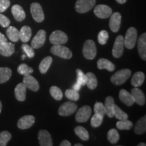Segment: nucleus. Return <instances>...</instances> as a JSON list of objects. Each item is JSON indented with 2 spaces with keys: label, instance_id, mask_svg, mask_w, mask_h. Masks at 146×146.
Listing matches in <instances>:
<instances>
[{
  "label": "nucleus",
  "instance_id": "nucleus-1",
  "mask_svg": "<svg viewBox=\"0 0 146 146\" xmlns=\"http://www.w3.org/2000/svg\"><path fill=\"white\" fill-rule=\"evenodd\" d=\"M131 75V70L129 69H122L114 73L111 76L110 81L116 85H120L125 83Z\"/></svg>",
  "mask_w": 146,
  "mask_h": 146
},
{
  "label": "nucleus",
  "instance_id": "nucleus-2",
  "mask_svg": "<svg viewBox=\"0 0 146 146\" xmlns=\"http://www.w3.org/2000/svg\"><path fill=\"white\" fill-rule=\"evenodd\" d=\"M137 39V31L134 27H130L126 33L125 37L124 38L125 47L129 50L134 48L136 44Z\"/></svg>",
  "mask_w": 146,
  "mask_h": 146
},
{
  "label": "nucleus",
  "instance_id": "nucleus-3",
  "mask_svg": "<svg viewBox=\"0 0 146 146\" xmlns=\"http://www.w3.org/2000/svg\"><path fill=\"white\" fill-rule=\"evenodd\" d=\"M83 54L84 57L87 60H93L96 58L97 49L95 42L91 39H88L85 42L83 45Z\"/></svg>",
  "mask_w": 146,
  "mask_h": 146
},
{
  "label": "nucleus",
  "instance_id": "nucleus-4",
  "mask_svg": "<svg viewBox=\"0 0 146 146\" xmlns=\"http://www.w3.org/2000/svg\"><path fill=\"white\" fill-rule=\"evenodd\" d=\"M51 52L55 56L64 58V59H70L72 56V53L67 47L63 45H54L51 48Z\"/></svg>",
  "mask_w": 146,
  "mask_h": 146
},
{
  "label": "nucleus",
  "instance_id": "nucleus-5",
  "mask_svg": "<svg viewBox=\"0 0 146 146\" xmlns=\"http://www.w3.org/2000/svg\"><path fill=\"white\" fill-rule=\"evenodd\" d=\"M96 0H77L75 3L76 11L80 14L89 12L94 7Z\"/></svg>",
  "mask_w": 146,
  "mask_h": 146
},
{
  "label": "nucleus",
  "instance_id": "nucleus-6",
  "mask_svg": "<svg viewBox=\"0 0 146 146\" xmlns=\"http://www.w3.org/2000/svg\"><path fill=\"white\" fill-rule=\"evenodd\" d=\"M68 36L64 32L56 30L51 34L50 41L53 45H64L68 41Z\"/></svg>",
  "mask_w": 146,
  "mask_h": 146
},
{
  "label": "nucleus",
  "instance_id": "nucleus-7",
  "mask_svg": "<svg viewBox=\"0 0 146 146\" xmlns=\"http://www.w3.org/2000/svg\"><path fill=\"white\" fill-rule=\"evenodd\" d=\"M31 12L33 18L36 23H42L44 21V12L39 3L35 2L31 5Z\"/></svg>",
  "mask_w": 146,
  "mask_h": 146
},
{
  "label": "nucleus",
  "instance_id": "nucleus-8",
  "mask_svg": "<svg viewBox=\"0 0 146 146\" xmlns=\"http://www.w3.org/2000/svg\"><path fill=\"white\" fill-rule=\"evenodd\" d=\"M125 43H124V37L122 35H118L115 40L112 48V56L114 58H118L121 57L123 54Z\"/></svg>",
  "mask_w": 146,
  "mask_h": 146
},
{
  "label": "nucleus",
  "instance_id": "nucleus-9",
  "mask_svg": "<svg viewBox=\"0 0 146 146\" xmlns=\"http://www.w3.org/2000/svg\"><path fill=\"white\" fill-rule=\"evenodd\" d=\"M76 109H77V105L76 104L71 102H65L64 104H63L59 108L58 114L60 116H68L74 114L76 110Z\"/></svg>",
  "mask_w": 146,
  "mask_h": 146
},
{
  "label": "nucleus",
  "instance_id": "nucleus-10",
  "mask_svg": "<svg viewBox=\"0 0 146 146\" xmlns=\"http://www.w3.org/2000/svg\"><path fill=\"white\" fill-rule=\"evenodd\" d=\"M94 14L98 18L105 19L111 16L112 14V10L108 5L100 4L95 7Z\"/></svg>",
  "mask_w": 146,
  "mask_h": 146
},
{
  "label": "nucleus",
  "instance_id": "nucleus-11",
  "mask_svg": "<svg viewBox=\"0 0 146 146\" xmlns=\"http://www.w3.org/2000/svg\"><path fill=\"white\" fill-rule=\"evenodd\" d=\"M91 108L88 106H84L78 110L75 116V119L78 123H85L89 120L91 114Z\"/></svg>",
  "mask_w": 146,
  "mask_h": 146
},
{
  "label": "nucleus",
  "instance_id": "nucleus-12",
  "mask_svg": "<svg viewBox=\"0 0 146 146\" xmlns=\"http://www.w3.org/2000/svg\"><path fill=\"white\" fill-rule=\"evenodd\" d=\"M46 39V32L44 30H39L31 41V47L33 49H39L44 45Z\"/></svg>",
  "mask_w": 146,
  "mask_h": 146
},
{
  "label": "nucleus",
  "instance_id": "nucleus-13",
  "mask_svg": "<svg viewBox=\"0 0 146 146\" xmlns=\"http://www.w3.org/2000/svg\"><path fill=\"white\" fill-rule=\"evenodd\" d=\"M110 19L109 22V27L110 30L114 33H117L120 27L122 17L119 12H114L110 16Z\"/></svg>",
  "mask_w": 146,
  "mask_h": 146
},
{
  "label": "nucleus",
  "instance_id": "nucleus-14",
  "mask_svg": "<svg viewBox=\"0 0 146 146\" xmlns=\"http://www.w3.org/2000/svg\"><path fill=\"white\" fill-rule=\"evenodd\" d=\"M35 122V118L33 115H26L18 120L17 126L21 129H27L31 127Z\"/></svg>",
  "mask_w": 146,
  "mask_h": 146
},
{
  "label": "nucleus",
  "instance_id": "nucleus-15",
  "mask_svg": "<svg viewBox=\"0 0 146 146\" xmlns=\"http://www.w3.org/2000/svg\"><path fill=\"white\" fill-rule=\"evenodd\" d=\"M38 139L41 146H52L53 141L50 133L47 131L41 130L38 133Z\"/></svg>",
  "mask_w": 146,
  "mask_h": 146
},
{
  "label": "nucleus",
  "instance_id": "nucleus-16",
  "mask_svg": "<svg viewBox=\"0 0 146 146\" xmlns=\"http://www.w3.org/2000/svg\"><path fill=\"white\" fill-rule=\"evenodd\" d=\"M23 83L25 84L27 89H31L33 91L36 92L39 89V84L37 80L31 74L24 76Z\"/></svg>",
  "mask_w": 146,
  "mask_h": 146
},
{
  "label": "nucleus",
  "instance_id": "nucleus-17",
  "mask_svg": "<svg viewBox=\"0 0 146 146\" xmlns=\"http://www.w3.org/2000/svg\"><path fill=\"white\" fill-rule=\"evenodd\" d=\"M15 52V45L10 42L5 41L0 44V54L4 57L11 56Z\"/></svg>",
  "mask_w": 146,
  "mask_h": 146
},
{
  "label": "nucleus",
  "instance_id": "nucleus-18",
  "mask_svg": "<svg viewBox=\"0 0 146 146\" xmlns=\"http://www.w3.org/2000/svg\"><path fill=\"white\" fill-rule=\"evenodd\" d=\"M137 50L140 57L143 60H146V33H144L138 39Z\"/></svg>",
  "mask_w": 146,
  "mask_h": 146
},
{
  "label": "nucleus",
  "instance_id": "nucleus-19",
  "mask_svg": "<svg viewBox=\"0 0 146 146\" xmlns=\"http://www.w3.org/2000/svg\"><path fill=\"white\" fill-rule=\"evenodd\" d=\"M76 72L77 74V79H76V83L73 85V89L78 91L81 89L82 86L86 85L87 76L86 74H84V72L81 69H77Z\"/></svg>",
  "mask_w": 146,
  "mask_h": 146
},
{
  "label": "nucleus",
  "instance_id": "nucleus-20",
  "mask_svg": "<svg viewBox=\"0 0 146 146\" xmlns=\"http://www.w3.org/2000/svg\"><path fill=\"white\" fill-rule=\"evenodd\" d=\"M119 98L120 101L123 102L127 106H131L134 104L135 100L132 94L128 92L125 89H121L119 92Z\"/></svg>",
  "mask_w": 146,
  "mask_h": 146
},
{
  "label": "nucleus",
  "instance_id": "nucleus-21",
  "mask_svg": "<svg viewBox=\"0 0 146 146\" xmlns=\"http://www.w3.org/2000/svg\"><path fill=\"white\" fill-rule=\"evenodd\" d=\"M131 94L134 98L135 102L139 106H143L145 104V96L141 89L135 87L131 89Z\"/></svg>",
  "mask_w": 146,
  "mask_h": 146
},
{
  "label": "nucleus",
  "instance_id": "nucleus-22",
  "mask_svg": "<svg viewBox=\"0 0 146 146\" xmlns=\"http://www.w3.org/2000/svg\"><path fill=\"white\" fill-rule=\"evenodd\" d=\"M27 89V87L23 83L18 84L14 89V95L18 101L24 102L26 100Z\"/></svg>",
  "mask_w": 146,
  "mask_h": 146
},
{
  "label": "nucleus",
  "instance_id": "nucleus-23",
  "mask_svg": "<svg viewBox=\"0 0 146 146\" xmlns=\"http://www.w3.org/2000/svg\"><path fill=\"white\" fill-rule=\"evenodd\" d=\"M11 11H12V15L14 16V18L18 22L24 21L26 18V14H25V10L20 5L16 4L13 5Z\"/></svg>",
  "mask_w": 146,
  "mask_h": 146
},
{
  "label": "nucleus",
  "instance_id": "nucleus-24",
  "mask_svg": "<svg viewBox=\"0 0 146 146\" xmlns=\"http://www.w3.org/2000/svg\"><path fill=\"white\" fill-rule=\"evenodd\" d=\"M114 100L112 97L108 96L105 100V109L106 114L109 118L114 117Z\"/></svg>",
  "mask_w": 146,
  "mask_h": 146
},
{
  "label": "nucleus",
  "instance_id": "nucleus-25",
  "mask_svg": "<svg viewBox=\"0 0 146 146\" xmlns=\"http://www.w3.org/2000/svg\"><path fill=\"white\" fill-rule=\"evenodd\" d=\"M97 65H98V68L100 70L106 69L109 72H113L115 70V65L114 64L105 58H101V59L98 60Z\"/></svg>",
  "mask_w": 146,
  "mask_h": 146
},
{
  "label": "nucleus",
  "instance_id": "nucleus-26",
  "mask_svg": "<svg viewBox=\"0 0 146 146\" xmlns=\"http://www.w3.org/2000/svg\"><path fill=\"white\" fill-rule=\"evenodd\" d=\"M32 35V30L30 27L23 26L19 31V39L23 43H27L30 40Z\"/></svg>",
  "mask_w": 146,
  "mask_h": 146
},
{
  "label": "nucleus",
  "instance_id": "nucleus-27",
  "mask_svg": "<svg viewBox=\"0 0 146 146\" xmlns=\"http://www.w3.org/2000/svg\"><path fill=\"white\" fill-rule=\"evenodd\" d=\"M145 81V74L142 72H137L131 78V85L134 87H140Z\"/></svg>",
  "mask_w": 146,
  "mask_h": 146
},
{
  "label": "nucleus",
  "instance_id": "nucleus-28",
  "mask_svg": "<svg viewBox=\"0 0 146 146\" xmlns=\"http://www.w3.org/2000/svg\"><path fill=\"white\" fill-rule=\"evenodd\" d=\"M8 39L12 42H17L19 40V31L14 27H8L6 30Z\"/></svg>",
  "mask_w": 146,
  "mask_h": 146
},
{
  "label": "nucleus",
  "instance_id": "nucleus-29",
  "mask_svg": "<svg viewBox=\"0 0 146 146\" xmlns=\"http://www.w3.org/2000/svg\"><path fill=\"white\" fill-rule=\"evenodd\" d=\"M146 131V117L143 116L138 120L135 127L134 129V132L137 135H141L145 133Z\"/></svg>",
  "mask_w": 146,
  "mask_h": 146
},
{
  "label": "nucleus",
  "instance_id": "nucleus-30",
  "mask_svg": "<svg viewBox=\"0 0 146 146\" xmlns=\"http://www.w3.org/2000/svg\"><path fill=\"white\" fill-rule=\"evenodd\" d=\"M12 74V72L10 68L7 67H0V84L9 81Z\"/></svg>",
  "mask_w": 146,
  "mask_h": 146
},
{
  "label": "nucleus",
  "instance_id": "nucleus-31",
  "mask_svg": "<svg viewBox=\"0 0 146 146\" xmlns=\"http://www.w3.org/2000/svg\"><path fill=\"white\" fill-rule=\"evenodd\" d=\"M86 74L87 76V83L86 85L88 87L89 89H95L98 86V79H97L96 76L94 73L92 72H87Z\"/></svg>",
  "mask_w": 146,
  "mask_h": 146
},
{
  "label": "nucleus",
  "instance_id": "nucleus-32",
  "mask_svg": "<svg viewBox=\"0 0 146 146\" xmlns=\"http://www.w3.org/2000/svg\"><path fill=\"white\" fill-rule=\"evenodd\" d=\"M53 61V59L50 56H47V57L45 58L40 63L39 69L40 72L42 74H45L47 72L48 69L50 68L51 64H52Z\"/></svg>",
  "mask_w": 146,
  "mask_h": 146
},
{
  "label": "nucleus",
  "instance_id": "nucleus-33",
  "mask_svg": "<svg viewBox=\"0 0 146 146\" xmlns=\"http://www.w3.org/2000/svg\"><path fill=\"white\" fill-rule=\"evenodd\" d=\"M74 133L79 137L83 141H87L89 139V135L88 131H87L86 129L81 127V126H78L74 129Z\"/></svg>",
  "mask_w": 146,
  "mask_h": 146
},
{
  "label": "nucleus",
  "instance_id": "nucleus-34",
  "mask_svg": "<svg viewBox=\"0 0 146 146\" xmlns=\"http://www.w3.org/2000/svg\"><path fill=\"white\" fill-rule=\"evenodd\" d=\"M108 141L110 142L111 143H116L120 139V135H119V133L116 129H110L108 133Z\"/></svg>",
  "mask_w": 146,
  "mask_h": 146
},
{
  "label": "nucleus",
  "instance_id": "nucleus-35",
  "mask_svg": "<svg viewBox=\"0 0 146 146\" xmlns=\"http://www.w3.org/2000/svg\"><path fill=\"white\" fill-rule=\"evenodd\" d=\"M50 92L51 96H52V97L54 100L60 101V100L62 99V90L59 88V87L56 86H52L50 89Z\"/></svg>",
  "mask_w": 146,
  "mask_h": 146
},
{
  "label": "nucleus",
  "instance_id": "nucleus-36",
  "mask_svg": "<svg viewBox=\"0 0 146 146\" xmlns=\"http://www.w3.org/2000/svg\"><path fill=\"white\" fill-rule=\"evenodd\" d=\"M116 127L120 130H130L133 127V123L128 119L119 120L116 123Z\"/></svg>",
  "mask_w": 146,
  "mask_h": 146
},
{
  "label": "nucleus",
  "instance_id": "nucleus-37",
  "mask_svg": "<svg viewBox=\"0 0 146 146\" xmlns=\"http://www.w3.org/2000/svg\"><path fill=\"white\" fill-rule=\"evenodd\" d=\"M18 72L19 74H22L23 76L29 75V74H31L33 72V69L31 67L29 66L26 64H21L18 67Z\"/></svg>",
  "mask_w": 146,
  "mask_h": 146
},
{
  "label": "nucleus",
  "instance_id": "nucleus-38",
  "mask_svg": "<svg viewBox=\"0 0 146 146\" xmlns=\"http://www.w3.org/2000/svg\"><path fill=\"white\" fill-rule=\"evenodd\" d=\"M114 116H115V117L119 120L128 119V114L127 113L123 112V111L116 104L114 105Z\"/></svg>",
  "mask_w": 146,
  "mask_h": 146
},
{
  "label": "nucleus",
  "instance_id": "nucleus-39",
  "mask_svg": "<svg viewBox=\"0 0 146 146\" xmlns=\"http://www.w3.org/2000/svg\"><path fill=\"white\" fill-rule=\"evenodd\" d=\"M12 138V135L8 131H4L0 133V146H5Z\"/></svg>",
  "mask_w": 146,
  "mask_h": 146
},
{
  "label": "nucleus",
  "instance_id": "nucleus-40",
  "mask_svg": "<svg viewBox=\"0 0 146 146\" xmlns=\"http://www.w3.org/2000/svg\"><path fill=\"white\" fill-rule=\"evenodd\" d=\"M103 120H104L103 116L95 113L94 115L92 116V118H91V125L94 128L99 127L100 126L102 125V122H103Z\"/></svg>",
  "mask_w": 146,
  "mask_h": 146
},
{
  "label": "nucleus",
  "instance_id": "nucleus-41",
  "mask_svg": "<svg viewBox=\"0 0 146 146\" xmlns=\"http://www.w3.org/2000/svg\"><path fill=\"white\" fill-rule=\"evenodd\" d=\"M65 96L67 98L73 101H77L79 99L80 96L78 91L74 89H67L65 92Z\"/></svg>",
  "mask_w": 146,
  "mask_h": 146
},
{
  "label": "nucleus",
  "instance_id": "nucleus-42",
  "mask_svg": "<svg viewBox=\"0 0 146 146\" xmlns=\"http://www.w3.org/2000/svg\"><path fill=\"white\" fill-rule=\"evenodd\" d=\"M109 38V35L106 31L103 30L99 33L98 36V40L100 44L106 45Z\"/></svg>",
  "mask_w": 146,
  "mask_h": 146
},
{
  "label": "nucleus",
  "instance_id": "nucleus-43",
  "mask_svg": "<svg viewBox=\"0 0 146 146\" xmlns=\"http://www.w3.org/2000/svg\"><path fill=\"white\" fill-rule=\"evenodd\" d=\"M94 112L96 114H98L104 116L106 114L105 106L102 102H96L94 106Z\"/></svg>",
  "mask_w": 146,
  "mask_h": 146
},
{
  "label": "nucleus",
  "instance_id": "nucleus-44",
  "mask_svg": "<svg viewBox=\"0 0 146 146\" xmlns=\"http://www.w3.org/2000/svg\"><path fill=\"white\" fill-rule=\"evenodd\" d=\"M22 48L24 52H25V54L29 58H32L35 56V52H34V49L30 45H27V44H23L22 45Z\"/></svg>",
  "mask_w": 146,
  "mask_h": 146
},
{
  "label": "nucleus",
  "instance_id": "nucleus-45",
  "mask_svg": "<svg viewBox=\"0 0 146 146\" xmlns=\"http://www.w3.org/2000/svg\"><path fill=\"white\" fill-rule=\"evenodd\" d=\"M10 21L8 17L0 13V25L4 28H7L10 26Z\"/></svg>",
  "mask_w": 146,
  "mask_h": 146
},
{
  "label": "nucleus",
  "instance_id": "nucleus-46",
  "mask_svg": "<svg viewBox=\"0 0 146 146\" xmlns=\"http://www.w3.org/2000/svg\"><path fill=\"white\" fill-rule=\"evenodd\" d=\"M10 5V0H0V13L5 12Z\"/></svg>",
  "mask_w": 146,
  "mask_h": 146
},
{
  "label": "nucleus",
  "instance_id": "nucleus-47",
  "mask_svg": "<svg viewBox=\"0 0 146 146\" xmlns=\"http://www.w3.org/2000/svg\"><path fill=\"white\" fill-rule=\"evenodd\" d=\"M5 41H7V38L5 37L4 35L1 33H0V44Z\"/></svg>",
  "mask_w": 146,
  "mask_h": 146
},
{
  "label": "nucleus",
  "instance_id": "nucleus-48",
  "mask_svg": "<svg viewBox=\"0 0 146 146\" xmlns=\"http://www.w3.org/2000/svg\"><path fill=\"white\" fill-rule=\"evenodd\" d=\"M60 146H70L71 143L69 142L68 140H64L61 142V143L60 144Z\"/></svg>",
  "mask_w": 146,
  "mask_h": 146
},
{
  "label": "nucleus",
  "instance_id": "nucleus-49",
  "mask_svg": "<svg viewBox=\"0 0 146 146\" xmlns=\"http://www.w3.org/2000/svg\"><path fill=\"white\" fill-rule=\"evenodd\" d=\"M116 2L120 3V4H123V3H126V1H127V0H116Z\"/></svg>",
  "mask_w": 146,
  "mask_h": 146
},
{
  "label": "nucleus",
  "instance_id": "nucleus-50",
  "mask_svg": "<svg viewBox=\"0 0 146 146\" xmlns=\"http://www.w3.org/2000/svg\"><path fill=\"white\" fill-rule=\"evenodd\" d=\"M137 145L138 146H145L146 145H145V143H139Z\"/></svg>",
  "mask_w": 146,
  "mask_h": 146
},
{
  "label": "nucleus",
  "instance_id": "nucleus-51",
  "mask_svg": "<svg viewBox=\"0 0 146 146\" xmlns=\"http://www.w3.org/2000/svg\"><path fill=\"white\" fill-rule=\"evenodd\" d=\"M1 110H2V104H1V101H0V113L1 112Z\"/></svg>",
  "mask_w": 146,
  "mask_h": 146
},
{
  "label": "nucleus",
  "instance_id": "nucleus-52",
  "mask_svg": "<svg viewBox=\"0 0 146 146\" xmlns=\"http://www.w3.org/2000/svg\"><path fill=\"white\" fill-rule=\"evenodd\" d=\"M22 59L23 60H25V58H26V55H23V56H22Z\"/></svg>",
  "mask_w": 146,
  "mask_h": 146
},
{
  "label": "nucleus",
  "instance_id": "nucleus-53",
  "mask_svg": "<svg viewBox=\"0 0 146 146\" xmlns=\"http://www.w3.org/2000/svg\"><path fill=\"white\" fill-rule=\"evenodd\" d=\"M75 146H83V145H82V144H80V143H77V144H75V145H74Z\"/></svg>",
  "mask_w": 146,
  "mask_h": 146
}]
</instances>
